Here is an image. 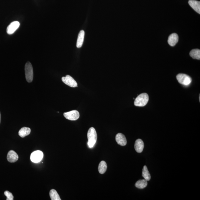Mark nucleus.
Masks as SVG:
<instances>
[{
    "mask_svg": "<svg viewBox=\"0 0 200 200\" xmlns=\"http://www.w3.org/2000/svg\"><path fill=\"white\" fill-rule=\"evenodd\" d=\"M43 156V154L42 152L40 151H34L31 155V161L33 163H39L42 160Z\"/></svg>",
    "mask_w": 200,
    "mask_h": 200,
    "instance_id": "obj_7",
    "label": "nucleus"
},
{
    "mask_svg": "<svg viewBox=\"0 0 200 200\" xmlns=\"http://www.w3.org/2000/svg\"><path fill=\"white\" fill-rule=\"evenodd\" d=\"M189 5L197 12L200 13V2L195 0H190L189 1Z\"/></svg>",
    "mask_w": 200,
    "mask_h": 200,
    "instance_id": "obj_13",
    "label": "nucleus"
},
{
    "mask_svg": "<svg viewBox=\"0 0 200 200\" xmlns=\"http://www.w3.org/2000/svg\"><path fill=\"white\" fill-rule=\"evenodd\" d=\"M148 185L147 181L145 179L139 180L136 183L135 186L140 189H142L146 188Z\"/></svg>",
    "mask_w": 200,
    "mask_h": 200,
    "instance_id": "obj_17",
    "label": "nucleus"
},
{
    "mask_svg": "<svg viewBox=\"0 0 200 200\" xmlns=\"http://www.w3.org/2000/svg\"><path fill=\"white\" fill-rule=\"evenodd\" d=\"M62 80L63 83L71 87L75 88L78 87L77 83L71 76L67 75L65 77H63Z\"/></svg>",
    "mask_w": 200,
    "mask_h": 200,
    "instance_id": "obj_6",
    "label": "nucleus"
},
{
    "mask_svg": "<svg viewBox=\"0 0 200 200\" xmlns=\"http://www.w3.org/2000/svg\"><path fill=\"white\" fill-rule=\"evenodd\" d=\"M178 82L185 86L189 85L191 84L192 79L189 76L183 73H179L176 76Z\"/></svg>",
    "mask_w": 200,
    "mask_h": 200,
    "instance_id": "obj_4",
    "label": "nucleus"
},
{
    "mask_svg": "<svg viewBox=\"0 0 200 200\" xmlns=\"http://www.w3.org/2000/svg\"><path fill=\"white\" fill-rule=\"evenodd\" d=\"M1 112H0V123H1Z\"/></svg>",
    "mask_w": 200,
    "mask_h": 200,
    "instance_id": "obj_22",
    "label": "nucleus"
},
{
    "mask_svg": "<svg viewBox=\"0 0 200 200\" xmlns=\"http://www.w3.org/2000/svg\"><path fill=\"white\" fill-rule=\"evenodd\" d=\"M31 132V129L29 128L23 127L19 130V135L22 138H24L25 137L28 135Z\"/></svg>",
    "mask_w": 200,
    "mask_h": 200,
    "instance_id": "obj_15",
    "label": "nucleus"
},
{
    "mask_svg": "<svg viewBox=\"0 0 200 200\" xmlns=\"http://www.w3.org/2000/svg\"><path fill=\"white\" fill-rule=\"evenodd\" d=\"M18 155L16 152L13 150H11L8 152L7 156V159L9 162L11 163H14L18 161Z\"/></svg>",
    "mask_w": 200,
    "mask_h": 200,
    "instance_id": "obj_10",
    "label": "nucleus"
},
{
    "mask_svg": "<svg viewBox=\"0 0 200 200\" xmlns=\"http://www.w3.org/2000/svg\"><path fill=\"white\" fill-rule=\"evenodd\" d=\"M107 169V165L105 162L104 161L101 162L98 168L99 173L101 174H104L106 172Z\"/></svg>",
    "mask_w": 200,
    "mask_h": 200,
    "instance_id": "obj_16",
    "label": "nucleus"
},
{
    "mask_svg": "<svg viewBox=\"0 0 200 200\" xmlns=\"http://www.w3.org/2000/svg\"><path fill=\"white\" fill-rule=\"evenodd\" d=\"M144 147V142L142 140L140 139H137L135 144V149L137 152L141 153L143 151Z\"/></svg>",
    "mask_w": 200,
    "mask_h": 200,
    "instance_id": "obj_12",
    "label": "nucleus"
},
{
    "mask_svg": "<svg viewBox=\"0 0 200 200\" xmlns=\"http://www.w3.org/2000/svg\"><path fill=\"white\" fill-rule=\"evenodd\" d=\"M179 40V37L176 33H172L169 37L168 39V43L170 46H173L175 45L178 43Z\"/></svg>",
    "mask_w": 200,
    "mask_h": 200,
    "instance_id": "obj_11",
    "label": "nucleus"
},
{
    "mask_svg": "<svg viewBox=\"0 0 200 200\" xmlns=\"http://www.w3.org/2000/svg\"><path fill=\"white\" fill-rule=\"evenodd\" d=\"M5 195L6 196V200H13V196L12 193L8 191H5L4 192Z\"/></svg>",
    "mask_w": 200,
    "mask_h": 200,
    "instance_id": "obj_21",
    "label": "nucleus"
},
{
    "mask_svg": "<svg viewBox=\"0 0 200 200\" xmlns=\"http://www.w3.org/2000/svg\"><path fill=\"white\" fill-rule=\"evenodd\" d=\"M84 31L83 30H82L78 35L77 41L76 46L78 48H81L82 46L84 41Z\"/></svg>",
    "mask_w": 200,
    "mask_h": 200,
    "instance_id": "obj_14",
    "label": "nucleus"
},
{
    "mask_svg": "<svg viewBox=\"0 0 200 200\" xmlns=\"http://www.w3.org/2000/svg\"><path fill=\"white\" fill-rule=\"evenodd\" d=\"M190 55L193 59H200V50L199 49H194L192 50L190 52Z\"/></svg>",
    "mask_w": 200,
    "mask_h": 200,
    "instance_id": "obj_19",
    "label": "nucleus"
},
{
    "mask_svg": "<svg viewBox=\"0 0 200 200\" xmlns=\"http://www.w3.org/2000/svg\"><path fill=\"white\" fill-rule=\"evenodd\" d=\"M142 176L147 181H149L151 179V175L146 166L143 167L142 170Z\"/></svg>",
    "mask_w": 200,
    "mask_h": 200,
    "instance_id": "obj_18",
    "label": "nucleus"
},
{
    "mask_svg": "<svg viewBox=\"0 0 200 200\" xmlns=\"http://www.w3.org/2000/svg\"><path fill=\"white\" fill-rule=\"evenodd\" d=\"M20 26V23L18 21H14L12 22L7 28V33L11 35L17 30Z\"/></svg>",
    "mask_w": 200,
    "mask_h": 200,
    "instance_id": "obj_8",
    "label": "nucleus"
},
{
    "mask_svg": "<svg viewBox=\"0 0 200 200\" xmlns=\"http://www.w3.org/2000/svg\"><path fill=\"white\" fill-rule=\"evenodd\" d=\"M116 141L118 145L122 146H125L127 140L125 136L122 133H118L116 135Z\"/></svg>",
    "mask_w": 200,
    "mask_h": 200,
    "instance_id": "obj_9",
    "label": "nucleus"
},
{
    "mask_svg": "<svg viewBox=\"0 0 200 200\" xmlns=\"http://www.w3.org/2000/svg\"><path fill=\"white\" fill-rule=\"evenodd\" d=\"M25 74L27 81L31 82L33 78V72L32 65L29 62H27L25 65Z\"/></svg>",
    "mask_w": 200,
    "mask_h": 200,
    "instance_id": "obj_3",
    "label": "nucleus"
},
{
    "mask_svg": "<svg viewBox=\"0 0 200 200\" xmlns=\"http://www.w3.org/2000/svg\"><path fill=\"white\" fill-rule=\"evenodd\" d=\"M50 198L52 200H61L59 194L55 189H51L49 193Z\"/></svg>",
    "mask_w": 200,
    "mask_h": 200,
    "instance_id": "obj_20",
    "label": "nucleus"
},
{
    "mask_svg": "<svg viewBox=\"0 0 200 200\" xmlns=\"http://www.w3.org/2000/svg\"><path fill=\"white\" fill-rule=\"evenodd\" d=\"M88 140V145L89 148H92L96 142L97 134L95 128L91 127L88 130L87 134Z\"/></svg>",
    "mask_w": 200,
    "mask_h": 200,
    "instance_id": "obj_1",
    "label": "nucleus"
},
{
    "mask_svg": "<svg viewBox=\"0 0 200 200\" xmlns=\"http://www.w3.org/2000/svg\"><path fill=\"white\" fill-rule=\"evenodd\" d=\"M149 99V96L148 94L146 93H141L135 99L134 105L136 106H144L147 104Z\"/></svg>",
    "mask_w": 200,
    "mask_h": 200,
    "instance_id": "obj_2",
    "label": "nucleus"
},
{
    "mask_svg": "<svg viewBox=\"0 0 200 200\" xmlns=\"http://www.w3.org/2000/svg\"><path fill=\"white\" fill-rule=\"evenodd\" d=\"M63 115L66 119L70 121H76L79 119L80 117L79 112L76 110H73L69 112L64 113H63Z\"/></svg>",
    "mask_w": 200,
    "mask_h": 200,
    "instance_id": "obj_5",
    "label": "nucleus"
}]
</instances>
